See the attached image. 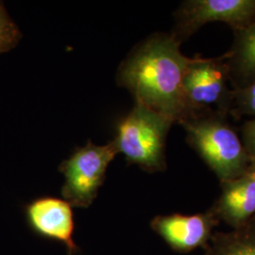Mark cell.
I'll return each instance as SVG.
<instances>
[{
  "label": "cell",
  "mask_w": 255,
  "mask_h": 255,
  "mask_svg": "<svg viewBox=\"0 0 255 255\" xmlns=\"http://www.w3.org/2000/svg\"><path fill=\"white\" fill-rule=\"evenodd\" d=\"M172 34H155L141 43L120 66L119 85L135 103L181 122L186 119L182 81L192 58L182 54Z\"/></svg>",
  "instance_id": "obj_1"
},
{
  "label": "cell",
  "mask_w": 255,
  "mask_h": 255,
  "mask_svg": "<svg viewBox=\"0 0 255 255\" xmlns=\"http://www.w3.org/2000/svg\"><path fill=\"white\" fill-rule=\"evenodd\" d=\"M186 141L218 177L220 183L244 173L251 165L242 140L226 118L198 117L179 122Z\"/></svg>",
  "instance_id": "obj_2"
},
{
  "label": "cell",
  "mask_w": 255,
  "mask_h": 255,
  "mask_svg": "<svg viewBox=\"0 0 255 255\" xmlns=\"http://www.w3.org/2000/svg\"><path fill=\"white\" fill-rule=\"evenodd\" d=\"M174 123L163 115L135 103L119 121L113 142L118 152L125 156L128 164H137L150 173L164 171L166 137Z\"/></svg>",
  "instance_id": "obj_3"
},
{
  "label": "cell",
  "mask_w": 255,
  "mask_h": 255,
  "mask_svg": "<svg viewBox=\"0 0 255 255\" xmlns=\"http://www.w3.org/2000/svg\"><path fill=\"white\" fill-rule=\"evenodd\" d=\"M232 91L224 55L192 58L182 81L185 119L208 116L227 118Z\"/></svg>",
  "instance_id": "obj_4"
},
{
  "label": "cell",
  "mask_w": 255,
  "mask_h": 255,
  "mask_svg": "<svg viewBox=\"0 0 255 255\" xmlns=\"http://www.w3.org/2000/svg\"><path fill=\"white\" fill-rule=\"evenodd\" d=\"M118 153L113 141L105 146L88 142L64 160L59 168L64 176V200L74 207L88 208L97 198L107 168Z\"/></svg>",
  "instance_id": "obj_5"
},
{
  "label": "cell",
  "mask_w": 255,
  "mask_h": 255,
  "mask_svg": "<svg viewBox=\"0 0 255 255\" xmlns=\"http://www.w3.org/2000/svg\"><path fill=\"white\" fill-rule=\"evenodd\" d=\"M173 35L181 44L208 23L227 24L234 31L255 19V0H186L175 12Z\"/></svg>",
  "instance_id": "obj_6"
},
{
  "label": "cell",
  "mask_w": 255,
  "mask_h": 255,
  "mask_svg": "<svg viewBox=\"0 0 255 255\" xmlns=\"http://www.w3.org/2000/svg\"><path fill=\"white\" fill-rule=\"evenodd\" d=\"M27 227L37 237L65 247L68 255H77L81 249L74 240L75 220L72 205L55 197H40L24 207Z\"/></svg>",
  "instance_id": "obj_7"
},
{
  "label": "cell",
  "mask_w": 255,
  "mask_h": 255,
  "mask_svg": "<svg viewBox=\"0 0 255 255\" xmlns=\"http://www.w3.org/2000/svg\"><path fill=\"white\" fill-rule=\"evenodd\" d=\"M219 223L209 209L194 215L157 216L150 221V227L174 252L187 254L207 246Z\"/></svg>",
  "instance_id": "obj_8"
},
{
  "label": "cell",
  "mask_w": 255,
  "mask_h": 255,
  "mask_svg": "<svg viewBox=\"0 0 255 255\" xmlns=\"http://www.w3.org/2000/svg\"><path fill=\"white\" fill-rule=\"evenodd\" d=\"M221 193L210 210L232 229L238 228L255 217V166L244 173L221 182Z\"/></svg>",
  "instance_id": "obj_9"
},
{
  "label": "cell",
  "mask_w": 255,
  "mask_h": 255,
  "mask_svg": "<svg viewBox=\"0 0 255 255\" xmlns=\"http://www.w3.org/2000/svg\"><path fill=\"white\" fill-rule=\"evenodd\" d=\"M224 60L233 88L255 82V19L234 31V42Z\"/></svg>",
  "instance_id": "obj_10"
},
{
  "label": "cell",
  "mask_w": 255,
  "mask_h": 255,
  "mask_svg": "<svg viewBox=\"0 0 255 255\" xmlns=\"http://www.w3.org/2000/svg\"><path fill=\"white\" fill-rule=\"evenodd\" d=\"M205 255H255V217L238 228L215 234Z\"/></svg>",
  "instance_id": "obj_11"
},
{
  "label": "cell",
  "mask_w": 255,
  "mask_h": 255,
  "mask_svg": "<svg viewBox=\"0 0 255 255\" xmlns=\"http://www.w3.org/2000/svg\"><path fill=\"white\" fill-rule=\"evenodd\" d=\"M229 115L235 119H255V82L233 88Z\"/></svg>",
  "instance_id": "obj_12"
},
{
  "label": "cell",
  "mask_w": 255,
  "mask_h": 255,
  "mask_svg": "<svg viewBox=\"0 0 255 255\" xmlns=\"http://www.w3.org/2000/svg\"><path fill=\"white\" fill-rule=\"evenodd\" d=\"M21 39L19 27L9 17L2 2H0V54L15 47Z\"/></svg>",
  "instance_id": "obj_13"
},
{
  "label": "cell",
  "mask_w": 255,
  "mask_h": 255,
  "mask_svg": "<svg viewBox=\"0 0 255 255\" xmlns=\"http://www.w3.org/2000/svg\"><path fill=\"white\" fill-rule=\"evenodd\" d=\"M241 140L250 164L255 166V119H248L241 128Z\"/></svg>",
  "instance_id": "obj_14"
}]
</instances>
